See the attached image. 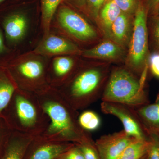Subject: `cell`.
<instances>
[{
	"mask_svg": "<svg viewBox=\"0 0 159 159\" xmlns=\"http://www.w3.org/2000/svg\"><path fill=\"white\" fill-rule=\"evenodd\" d=\"M36 96L50 120L41 136L54 142L95 144L90 132L80 126L78 111L64 99L57 89L51 87Z\"/></svg>",
	"mask_w": 159,
	"mask_h": 159,
	"instance_id": "obj_1",
	"label": "cell"
},
{
	"mask_svg": "<svg viewBox=\"0 0 159 159\" xmlns=\"http://www.w3.org/2000/svg\"><path fill=\"white\" fill-rule=\"evenodd\" d=\"M74 74L64 87L56 89L73 108L79 111L101 99L109 74L104 68L95 66Z\"/></svg>",
	"mask_w": 159,
	"mask_h": 159,
	"instance_id": "obj_2",
	"label": "cell"
},
{
	"mask_svg": "<svg viewBox=\"0 0 159 159\" xmlns=\"http://www.w3.org/2000/svg\"><path fill=\"white\" fill-rule=\"evenodd\" d=\"M148 68L141 76L127 68L113 69L109 75L102 101L121 103L134 108L149 103L144 89Z\"/></svg>",
	"mask_w": 159,
	"mask_h": 159,
	"instance_id": "obj_3",
	"label": "cell"
},
{
	"mask_svg": "<svg viewBox=\"0 0 159 159\" xmlns=\"http://www.w3.org/2000/svg\"><path fill=\"white\" fill-rule=\"evenodd\" d=\"M9 106L15 131L36 137L45 131L50 120L35 94L18 89Z\"/></svg>",
	"mask_w": 159,
	"mask_h": 159,
	"instance_id": "obj_4",
	"label": "cell"
},
{
	"mask_svg": "<svg viewBox=\"0 0 159 159\" xmlns=\"http://www.w3.org/2000/svg\"><path fill=\"white\" fill-rule=\"evenodd\" d=\"M148 14L146 5L140 3L135 13L129 44L127 68L139 76L148 67Z\"/></svg>",
	"mask_w": 159,
	"mask_h": 159,
	"instance_id": "obj_5",
	"label": "cell"
},
{
	"mask_svg": "<svg viewBox=\"0 0 159 159\" xmlns=\"http://www.w3.org/2000/svg\"><path fill=\"white\" fill-rule=\"evenodd\" d=\"M100 108L103 113L118 118L128 134L138 140L148 139V131L135 108L121 103L106 101H102Z\"/></svg>",
	"mask_w": 159,
	"mask_h": 159,
	"instance_id": "obj_6",
	"label": "cell"
},
{
	"mask_svg": "<svg viewBox=\"0 0 159 159\" xmlns=\"http://www.w3.org/2000/svg\"><path fill=\"white\" fill-rule=\"evenodd\" d=\"M57 20L63 29L78 40L89 41L97 37L93 27L80 15L68 7L60 8L57 13Z\"/></svg>",
	"mask_w": 159,
	"mask_h": 159,
	"instance_id": "obj_7",
	"label": "cell"
},
{
	"mask_svg": "<svg viewBox=\"0 0 159 159\" xmlns=\"http://www.w3.org/2000/svg\"><path fill=\"white\" fill-rule=\"evenodd\" d=\"M138 140L123 130L103 135L95 141L101 159H116L129 144Z\"/></svg>",
	"mask_w": 159,
	"mask_h": 159,
	"instance_id": "obj_8",
	"label": "cell"
},
{
	"mask_svg": "<svg viewBox=\"0 0 159 159\" xmlns=\"http://www.w3.org/2000/svg\"><path fill=\"white\" fill-rule=\"evenodd\" d=\"M74 145L71 142L50 141L37 136L29 144L24 159H55Z\"/></svg>",
	"mask_w": 159,
	"mask_h": 159,
	"instance_id": "obj_9",
	"label": "cell"
},
{
	"mask_svg": "<svg viewBox=\"0 0 159 159\" xmlns=\"http://www.w3.org/2000/svg\"><path fill=\"white\" fill-rule=\"evenodd\" d=\"M34 53L41 55H54L79 54L81 52L77 45L68 40L49 34L40 43Z\"/></svg>",
	"mask_w": 159,
	"mask_h": 159,
	"instance_id": "obj_10",
	"label": "cell"
},
{
	"mask_svg": "<svg viewBox=\"0 0 159 159\" xmlns=\"http://www.w3.org/2000/svg\"><path fill=\"white\" fill-rule=\"evenodd\" d=\"M34 137L14 131L9 136L0 159H24L27 148Z\"/></svg>",
	"mask_w": 159,
	"mask_h": 159,
	"instance_id": "obj_11",
	"label": "cell"
},
{
	"mask_svg": "<svg viewBox=\"0 0 159 159\" xmlns=\"http://www.w3.org/2000/svg\"><path fill=\"white\" fill-rule=\"evenodd\" d=\"M124 54V48L111 40L104 41L82 52L84 56L89 58L113 60L121 59Z\"/></svg>",
	"mask_w": 159,
	"mask_h": 159,
	"instance_id": "obj_12",
	"label": "cell"
},
{
	"mask_svg": "<svg viewBox=\"0 0 159 159\" xmlns=\"http://www.w3.org/2000/svg\"><path fill=\"white\" fill-rule=\"evenodd\" d=\"M133 23L130 15L122 12L113 24L110 39L123 48L129 45Z\"/></svg>",
	"mask_w": 159,
	"mask_h": 159,
	"instance_id": "obj_13",
	"label": "cell"
},
{
	"mask_svg": "<svg viewBox=\"0 0 159 159\" xmlns=\"http://www.w3.org/2000/svg\"><path fill=\"white\" fill-rule=\"evenodd\" d=\"M135 109L148 133H154L159 135V92L153 103H148Z\"/></svg>",
	"mask_w": 159,
	"mask_h": 159,
	"instance_id": "obj_14",
	"label": "cell"
},
{
	"mask_svg": "<svg viewBox=\"0 0 159 159\" xmlns=\"http://www.w3.org/2000/svg\"><path fill=\"white\" fill-rule=\"evenodd\" d=\"M7 37L11 40L18 41L25 35L27 27V19L24 15L16 13L6 19L4 25Z\"/></svg>",
	"mask_w": 159,
	"mask_h": 159,
	"instance_id": "obj_15",
	"label": "cell"
},
{
	"mask_svg": "<svg viewBox=\"0 0 159 159\" xmlns=\"http://www.w3.org/2000/svg\"><path fill=\"white\" fill-rule=\"evenodd\" d=\"M16 82L6 72L0 70V117L18 89Z\"/></svg>",
	"mask_w": 159,
	"mask_h": 159,
	"instance_id": "obj_16",
	"label": "cell"
},
{
	"mask_svg": "<svg viewBox=\"0 0 159 159\" xmlns=\"http://www.w3.org/2000/svg\"><path fill=\"white\" fill-rule=\"evenodd\" d=\"M122 13L114 0H107L99 11V17L104 33L110 38L111 28L118 16Z\"/></svg>",
	"mask_w": 159,
	"mask_h": 159,
	"instance_id": "obj_17",
	"label": "cell"
},
{
	"mask_svg": "<svg viewBox=\"0 0 159 159\" xmlns=\"http://www.w3.org/2000/svg\"><path fill=\"white\" fill-rule=\"evenodd\" d=\"M149 141L137 140L131 143L116 159H141L147 154Z\"/></svg>",
	"mask_w": 159,
	"mask_h": 159,
	"instance_id": "obj_18",
	"label": "cell"
},
{
	"mask_svg": "<svg viewBox=\"0 0 159 159\" xmlns=\"http://www.w3.org/2000/svg\"><path fill=\"white\" fill-rule=\"evenodd\" d=\"M61 1L62 0H41L42 22L44 32V37L49 35L51 21Z\"/></svg>",
	"mask_w": 159,
	"mask_h": 159,
	"instance_id": "obj_19",
	"label": "cell"
},
{
	"mask_svg": "<svg viewBox=\"0 0 159 159\" xmlns=\"http://www.w3.org/2000/svg\"><path fill=\"white\" fill-rule=\"evenodd\" d=\"M78 122L83 129L90 132L99 128L101 125V119L94 111L86 110L79 114Z\"/></svg>",
	"mask_w": 159,
	"mask_h": 159,
	"instance_id": "obj_20",
	"label": "cell"
},
{
	"mask_svg": "<svg viewBox=\"0 0 159 159\" xmlns=\"http://www.w3.org/2000/svg\"><path fill=\"white\" fill-rule=\"evenodd\" d=\"M149 148L147 159H159V135L154 133H148Z\"/></svg>",
	"mask_w": 159,
	"mask_h": 159,
	"instance_id": "obj_21",
	"label": "cell"
},
{
	"mask_svg": "<svg viewBox=\"0 0 159 159\" xmlns=\"http://www.w3.org/2000/svg\"><path fill=\"white\" fill-rule=\"evenodd\" d=\"M123 13L131 15L135 13L140 3L138 0H114Z\"/></svg>",
	"mask_w": 159,
	"mask_h": 159,
	"instance_id": "obj_22",
	"label": "cell"
},
{
	"mask_svg": "<svg viewBox=\"0 0 159 159\" xmlns=\"http://www.w3.org/2000/svg\"><path fill=\"white\" fill-rule=\"evenodd\" d=\"M85 159H101L95 144H77Z\"/></svg>",
	"mask_w": 159,
	"mask_h": 159,
	"instance_id": "obj_23",
	"label": "cell"
},
{
	"mask_svg": "<svg viewBox=\"0 0 159 159\" xmlns=\"http://www.w3.org/2000/svg\"><path fill=\"white\" fill-rule=\"evenodd\" d=\"M55 159H85L77 144L63 152Z\"/></svg>",
	"mask_w": 159,
	"mask_h": 159,
	"instance_id": "obj_24",
	"label": "cell"
},
{
	"mask_svg": "<svg viewBox=\"0 0 159 159\" xmlns=\"http://www.w3.org/2000/svg\"><path fill=\"white\" fill-rule=\"evenodd\" d=\"M151 31L154 44L159 53V15H152L151 20Z\"/></svg>",
	"mask_w": 159,
	"mask_h": 159,
	"instance_id": "obj_25",
	"label": "cell"
},
{
	"mask_svg": "<svg viewBox=\"0 0 159 159\" xmlns=\"http://www.w3.org/2000/svg\"><path fill=\"white\" fill-rule=\"evenodd\" d=\"M107 0H86L90 11L92 15L97 18L99 17V11Z\"/></svg>",
	"mask_w": 159,
	"mask_h": 159,
	"instance_id": "obj_26",
	"label": "cell"
},
{
	"mask_svg": "<svg viewBox=\"0 0 159 159\" xmlns=\"http://www.w3.org/2000/svg\"><path fill=\"white\" fill-rule=\"evenodd\" d=\"M148 60V63L152 74L159 78V53L152 54Z\"/></svg>",
	"mask_w": 159,
	"mask_h": 159,
	"instance_id": "obj_27",
	"label": "cell"
},
{
	"mask_svg": "<svg viewBox=\"0 0 159 159\" xmlns=\"http://www.w3.org/2000/svg\"><path fill=\"white\" fill-rule=\"evenodd\" d=\"M145 5L148 9V13H150L152 16L156 15L159 6V0H146Z\"/></svg>",
	"mask_w": 159,
	"mask_h": 159,
	"instance_id": "obj_28",
	"label": "cell"
},
{
	"mask_svg": "<svg viewBox=\"0 0 159 159\" xmlns=\"http://www.w3.org/2000/svg\"><path fill=\"white\" fill-rule=\"evenodd\" d=\"M8 139L7 140H3V139H2L1 136H0V157H1V155H2V153L4 147H5V145H6V142H7Z\"/></svg>",
	"mask_w": 159,
	"mask_h": 159,
	"instance_id": "obj_29",
	"label": "cell"
},
{
	"mask_svg": "<svg viewBox=\"0 0 159 159\" xmlns=\"http://www.w3.org/2000/svg\"><path fill=\"white\" fill-rule=\"evenodd\" d=\"M4 42H3V40L2 37V34L0 32V52H2L4 50Z\"/></svg>",
	"mask_w": 159,
	"mask_h": 159,
	"instance_id": "obj_30",
	"label": "cell"
},
{
	"mask_svg": "<svg viewBox=\"0 0 159 159\" xmlns=\"http://www.w3.org/2000/svg\"><path fill=\"white\" fill-rule=\"evenodd\" d=\"M76 1L80 6H84L86 4V0H76Z\"/></svg>",
	"mask_w": 159,
	"mask_h": 159,
	"instance_id": "obj_31",
	"label": "cell"
},
{
	"mask_svg": "<svg viewBox=\"0 0 159 159\" xmlns=\"http://www.w3.org/2000/svg\"><path fill=\"white\" fill-rule=\"evenodd\" d=\"M155 15H159V6H158V8L157 11V14Z\"/></svg>",
	"mask_w": 159,
	"mask_h": 159,
	"instance_id": "obj_32",
	"label": "cell"
},
{
	"mask_svg": "<svg viewBox=\"0 0 159 159\" xmlns=\"http://www.w3.org/2000/svg\"><path fill=\"white\" fill-rule=\"evenodd\" d=\"M147 159V154L144 157L142 158V159Z\"/></svg>",
	"mask_w": 159,
	"mask_h": 159,
	"instance_id": "obj_33",
	"label": "cell"
},
{
	"mask_svg": "<svg viewBox=\"0 0 159 159\" xmlns=\"http://www.w3.org/2000/svg\"><path fill=\"white\" fill-rule=\"evenodd\" d=\"M4 1H5V0H0V3L2 2H3Z\"/></svg>",
	"mask_w": 159,
	"mask_h": 159,
	"instance_id": "obj_34",
	"label": "cell"
}]
</instances>
